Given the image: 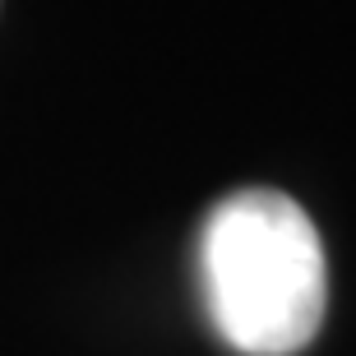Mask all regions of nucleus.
Returning <instances> with one entry per match:
<instances>
[{"mask_svg": "<svg viewBox=\"0 0 356 356\" xmlns=\"http://www.w3.org/2000/svg\"><path fill=\"white\" fill-rule=\"evenodd\" d=\"M204 305L241 356H296L329 305V264L310 213L277 190L218 199L199 236Z\"/></svg>", "mask_w": 356, "mask_h": 356, "instance_id": "f257e3e1", "label": "nucleus"}]
</instances>
